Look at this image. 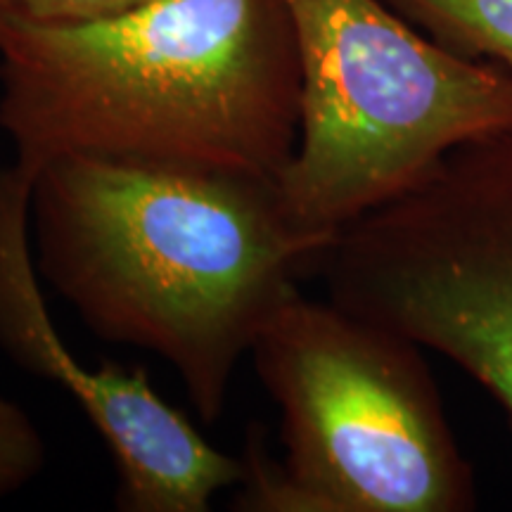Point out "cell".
Listing matches in <instances>:
<instances>
[{
  "label": "cell",
  "mask_w": 512,
  "mask_h": 512,
  "mask_svg": "<svg viewBox=\"0 0 512 512\" xmlns=\"http://www.w3.org/2000/svg\"><path fill=\"white\" fill-rule=\"evenodd\" d=\"M29 223L38 273L81 323L169 363L207 425L332 242L292 226L275 176L74 155L34 171Z\"/></svg>",
  "instance_id": "1"
},
{
  "label": "cell",
  "mask_w": 512,
  "mask_h": 512,
  "mask_svg": "<svg viewBox=\"0 0 512 512\" xmlns=\"http://www.w3.org/2000/svg\"><path fill=\"white\" fill-rule=\"evenodd\" d=\"M299 98L287 0H150L81 24L0 12V128L31 174L74 155L278 178Z\"/></svg>",
  "instance_id": "2"
},
{
  "label": "cell",
  "mask_w": 512,
  "mask_h": 512,
  "mask_svg": "<svg viewBox=\"0 0 512 512\" xmlns=\"http://www.w3.org/2000/svg\"><path fill=\"white\" fill-rule=\"evenodd\" d=\"M420 344L292 292L249 358L280 411L285 458L247 434L240 512H465L477 505Z\"/></svg>",
  "instance_id": "3"
},
{
  "label": "cell",
  "mask_w": 512,
  "mask_h": 512,
  "mask_svg": "<svg viewBox=\"0 0 512 512\" xmlns=\"http://www.w3.org/2000/svg\"><path fill=\"white\" fill-rule=\"evenodd\" d=\"M302 98L278 178L287 219L335 235L456 147L512 128V69L441 46L384 0H287Z\"/></svg>",
  "instance_id": "4"
},
{
  "label": "cell",
  "mask_w": 512,
  "mask_h": 512,
  "mask_svg": "<svg viewBox=\"0 0 512 512\" xmlns=\"http://www.w3.org/2000/svg\"><path fill=\"white\" fill-rule=\"evenodd\" d=\"M316 273L332 304L456 363L512 418V128L339 230Z\"/></svg>",
  "instance_id": "5"
},
{
  "label": "cell",
  "mask_w": 512,
  "mask_h": 512,
  "mask_svg": "<svg viewBox=\"0 0 512 512\" xmlns=\"http://www.w3.org/2000/svg\"><path fill=\"white\" fill-rule=\"evenodd\" d=\"M31 174L0 166V351L24 373L64 389L110 446L117 510L207 512L245 479L242 456L211 446L152 387L145 368L79 361L50 318L31 252Z\"/></svg>",
  "instance_id": "6"
},
{
  "label": "cell",
  "mask_w": 512,
  "mask_h": 512,
  "mask_svg": "<svg viewBox=\"0 0 512 512\" xmlns=\"http://www.w3.org/2000/svg\"><path fill=\"white\" fill-rule=\"evenodd\" d=\"M453 53L512 69V0H384Z\"/></svg>",
  "instance_id": "7"
},
{
  "label": "cell",
  "mask_w": 512,
  "mask_h": 512,
  "mask_svg": "<svg viewBox=\"0 0 512 512\" xmlns=\"http://www.w3.org/2000/svg\"><path fill=\"white\" fill-rule=\"evenodd\" d=\"M48 467V444L22 403L0 394V498L27 489Z\"/></svg>",
  "instance_id": "8"
},
{
  "label": "cell",
  "mask_w": 512,
  "mask_h": 512,
  "mask_svg": "<svg viewBox=\"0 0 512 512\" xmlns=\"http://www.w3.org/2000/svg\"><path fill=\"white\" fill-rule=\"evenodd\" d=\"M145 3L150 0H0V12L41 24H81L124 15Z\"/></svg>",
  "instance_id": "9"
}]
</instances>
